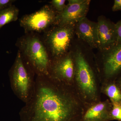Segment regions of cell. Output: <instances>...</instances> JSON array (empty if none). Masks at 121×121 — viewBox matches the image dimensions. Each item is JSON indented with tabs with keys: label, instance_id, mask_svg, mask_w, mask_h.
<instances>
[{
	"label": "cell",
	"instance_id": "obj_1",
	"mask_svg": "<svg viewBox=\"0 0 121 121\" xmlns=\"http://www.w3.org/2000/svg\"><path fill=\"white\" fill-rule=\"evenodd\" d=\"M49 75L37 76L31 98L21 110L22 121H71L70 99L52 85Z\"/></svg>",
	"mask_w": 121,
	"mask_h": 121
},
{
	"label": "cell",
	"instance_id": "obj_2",
	"mask_svg": "<svg viewBox=\"0 0 121 121\" xmlns=\"http://www.w3.org/2000/svg\"><path fill=\"white\" fill-rule=\"evenodd\" d=\"M28 33L17 42L19 51L36 76L49 75L52 59L49 52L39 37Z\"/></svg>",
	"mask_w": 121,
	"mask_h": 121
},
{
	"label": "cell",
	"instance_id": "obj_3",
	"mask_svg": "<svg viewBox=\"0 0 121 121\" xmlns=\"http://www.w3.org/2000/svg\"><path fill=\"white\" fill-rule=\"evenodd\" d=\"M35 73L19 51L9 71L10 83L15 95L26 103L34 91Z\"/></svg>",
	"mask_w": 121,
	"mask_h": 121
},
{
	"label": "cell",
	"instance_id": "obj_4",
	"mask_svg": "<svg viewBox=\"0 0 121 121\" xmlns=\"http://www.w3.org/2000/svg\"><path fill=\"white\" fill-rule=\"evenodd\" d=\"M75 25H55L46 31L43 41L52 60L64 55L75 40Z\"/></svg>",
	"mask_w": 121,
	"mask_h": 121
},
{
	"label": "cell",
	"instance_id": "obj_5",
	"mask_svg": "<svg viewBox=\"0 0 121 121\" xmlns=\"http://www.w3.org/2000/svg\"><path fill=\"white\" fill-rule=\"evenodd\" d=\"M75 39L71 50L73 55L76 78L79 86L87 95H93L96 91L94 74L86 56L89 47Z\"/></svg>",
	"mask_w": 121,
	"mask_h": 121
},
{
	"label": "cell",
	"instance_id": "obj_6",
	"mask_svg": "<svg viewBox=\"0 0 121 121\" xmlns=\"http://www.w3.org/2000/svg\"><path fill=\"white\" fill-rule=\"evenodd\" d=\"M57 13L51 5H46L36 12L23 16L20 25L27 33L47 31L55 25Z\"/></svg>",
	"mask_w": 121,
	"mask_h": 121
},
{
	"label": "cell",
	"instance_id": "obj_7",
	"mask_svg": "<svg viewBox=\"0 0 121 121\" xmlns=\"http://www.w3.org/2000/svg\"><path fill=\"white\" fill-rule=\"evenodd\" d=\"M62 12L57 13L55 25H75L86 17L90 0H68Z\"/></svg>",
	"mask_w": 121,
	"mask_h": 121
},
{
	"label": "cell",
	"instance_id": "obj_8",
	"mask_svg": "<svg viewBox=\"0 0 121 121\" xmlns=\"http://www.w3.org/2000/svg\"><path fill=\"white\" fill-rule=\"evenodd\" d=\"M75 72L74 60L71 50L64 55L52 60L49 76L54 79L70 82L73 78Z\"/></svg>",
	"mask_w": 121,
	"mask_h": 121
},
{
	"label": "cell",
	"instance_id": "obj_9",
	"mask_svg": "<svg viewBox=\"0 0 121 121\" xmlns=\"http://www.w3.org/2000/svg\"><path fill=\"white\" fill-rule=\"evenodd\" d=\"M75 35L78 39L91 49H98L99 41L97 22L84 17L75 25Z\"/></svg>",
	"mask_w": 121,
	"mask_h": 121
},
{
	"label": "cell",
	"instance_id": "obj_10",
	"mask_svg": "<svg viewBox=\"0 0 121 121\" xmlns=\"http://www.w3.org/2000/svg\"><path fill=\"white\" fill-rule=\"evenodd\" d=\"M99 45L98 50L103 52L117 44V33L115 24L103 15L98 18Z\"/></svg>",
	"mask_w": 121,
	"mask_h": 121
},
{
	"label": "cell",
	"instance_id": "obj_11",
	"mask_svg": "<svg viewBox=\"0 0 121 121\" xmlns=\"http://www.w3.org/2000/svg\"><path fill=\"white\" fill-rule=\"evenodd\" d=\"M103 60L105 75L112 77L121 72V43L117 44L109 50L99 52Z\"/></svg>",
	"mask_w": 121,
	"mask_h": 121
},
{
	"label": "cell",
	"instance_id": "obj_12",
	"mask_svg": "<svg viewBox=\"0 0 121 121\" xmlns=\"http://www.w3.org/2000/svg\"><path fill=\"white\" fill-rule=\"evenodd\" d=\"M19 12L18 9L13 5L0 11V29L6 24L16 21Z\"/></svg>",
	"mask_w": 121,
	"mask_h": 121
},
{
	"label": "cell",
	"instance_id": "obj_13",
	"mask_svg": "<svg viewBox=\"0 0 121 121\" xmlns=\"http://www.w3.org/2000/svg\"><path fill=\"white\" fill-rule=\"evenodd\" d=\"M106 104L100 103L93 106L87 110L84 115L86 121H99L105 116Z\"/></svg>",
	"mask_w": 121,
	"mask_h": 121
},
{
	"label": "cell",
	"instance_id": "obj_14",
	"mask_svg": "<svg viewBox=\"0 0 121 121\" xmlns=\"http://www.w3.org/2000/svg\"><path fill=\"white\" fill-rule=\"evenodd\" d=\"M105 91L113 103H121V91L115 84L108 85Z\"/></svg>",
	"mask_w": 121,
	"mask_h": 121
},
{
	"label": "cell",
	"instance_id": "obj_15",
	"mask_svg": "<svg viewBox=\"0 0 121 121\" xmlns=\"http://www.w3.org/2000/svg\"><path fill=\"white\" fill-rule=\"evenodd\" d=\"M65 0H52L50 2L51 5L56 12L60 13L65 8L66 5Z\"/></svg>",
	"mask_w": 121,
	"mask_h": 121
},
{
	"label": "cell",
	"instance_id": "obj_16",
	"mask_svg": "<svg viewBox=\"0 0 121 121\" xmlns=\"http://www.w3.org/2000/svg\"><path fill=\"white\" fill-rule=\"evenodd\" d=\"M121 103H113L111 116L113 119L121 121Z\"/></svg>",
	"mask_w": 121,
	"mask_h": 121
},
{
	"label": "cell",
	"instance_id": "obj_17",
	"mask_svg": "<svg viewBox=\"0 0 121 121\" xmlns=\"http://www.w3.org/2000/svg\"><path fill=\"white\" fill-rule=\"evenodd\" d=\"M15 1L13 0H0V11L11 6Z\"/></svg>",
	"mask_w": 121,
	"mask_h": 121
},
{
	"label": "cell",
	"instance_id": "obj_18",
	"mask_svg": "<svg viewBox=\"0 0 121 121\" xmlns=\"http://www.w3.org/2000/svg\"><path fill=\"white\" fill-rule=\"evenodd\" d=\"M115 24L117 33V44L121 43V20Z\"/></svg>",
	"mask_w": 121,
	"mask_h": 121
},
{
	"label": "cell",
	"instance_id": "obj_19",
	"mask_svg": "<svg viewBox=\"0 0 121 121\" xmlns=\"http://www.w3.org/2000/svg\"><path fill=\"white\" fill-rule=\"evenodd\" d=\"M121 10V0H115L112 7V11L116 12Z\"/></svg>",
	"mask_w": 121,
	"mask_h": 121
},
{
	"label": "cell",
	"instance_id": "obj_20",
	"mask_svg": "<svg viewBox=\"0 0 121 121\" xmlns=\"http://www.w3.org/2000/svg\"></svg>",
	"mask_w": 121,
	"mask_h": 121
},
{
	"label": "cell",
	"instance_id": "obj_21",
	"mask_svg": "<svg viewBox=\"0 0 121 121\" xmlns=\"http://www.w3.org/2000/svg\"></svg>",
	"mask_w": 121,
	"mask_h": 121
}]
</instances>
